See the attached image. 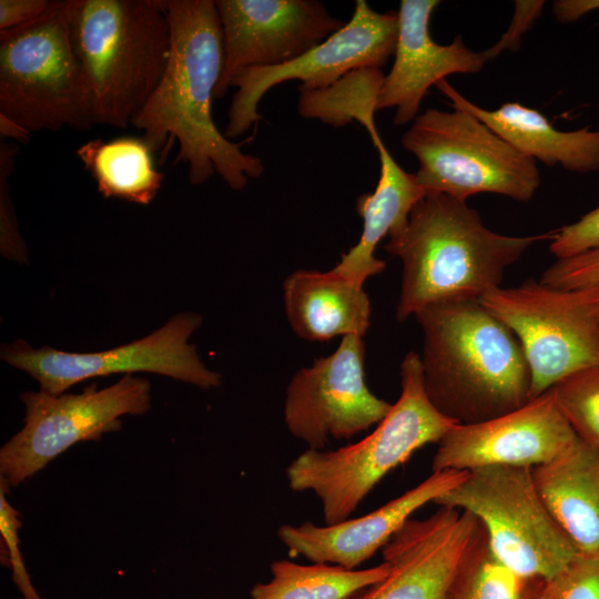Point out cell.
Here are the masks:
<instances>
[{"mask_svg":"<svg viewBox=\"0 0 599 599\" xmlns=\"http://www.w3.org/2000/svg\"><path fill=\"white\" fill-rule=\"evenodd\" d=\"M171 53L165 71L131 125L160 163L177 142L174 163L187 164L192 185L220 175L235 191L264 173L263 161L227 140L212 118V101L223 68V34L213 0H165Z\"/></svg>","mask_w":599,"mask_h":599,"instance_id":"6da1fadb","label":"cell"},{"mask_svg":"<svg viewBox=\"0 0 599 599\" xmlns=\"http://www.w3.org/2000/svg\"><path fill=\"white\" fill-rule=\"evenodd\" d=\"M425 392L456 424L481 423L531 400V375L512 331L478 301L430 304L415 315Z\"/></svg>","mask_w":599,"mask_h":599,"instance_id":"7a4b0ae2","label":"cell"},{"mask_svg":"<svg viewBox=\"0 0 599 599\" xmlns=\"http://www.w3.org/2000/svg\"><path fill=\"white\" fill-rule=\"evenodd\" d=\"M551 236L552 231L525 236L494 232L466 201L426 194L405 229L384 246L403 264L397 321L439 302L479 301L500 286L506 270L530 246Z\"/></svg>","mask_w":599,"mask_h":599,"instance_id":"3957f363","label":"cell"},{"mask_svg":"<svg viewBox=\"0 0 599 599\" xmlns=\"http://www.w3.org/2000/svg\"><path fill=\"white\" fill-rule=\"evenodd\" d=\"M67 19L94 125L129 126L167 65L165 0H67Z\"/></svg>","mask_w":599,"mask_h":599,"instance_id":"277c9868","label":"cell"},{"mask_svg":"<svg viewBox=\"0 0 599 599\" xmlns=\"http://www.w3.org/2000/svg\"><path fill=\"white\" fill-rule=\"evenodd\" d=\"M400 387L397 402L363 439L334 450L307 448L286 468L292 490L317 496L325 525L347 519L389 471L456 425L429 400L418 353L403 358Z\"/></svg>","mask_w":599,"mask_h":599,"instance_id":"5b68a950","label":"cell"},{"mask_svg":"<svg viewBox=\"0 0 599 599\" xmlns=\"http://www.w3.org/2000/svg\"><path fill=\"white\" fill-rule=\"evenodd\" d=\"M0 113L31 133L94 125L70 40L67 0L52 1L29 23L0 31Z\"/></svg>","mask_w":599,"mask_h":599,"instance_id":"8992f818","label":"cell"},{"mask_svg":"<svg viewBox=\"0 0 599 599\" xmlns=\"http://www.w3.org/2000/svg\"><path fill=\"white\" fill-rule=\"evenodd\" d=\"M400 141L419 163L415 176L426 194L466 201L493 193L528 202L540 186L537 162L466 111L427 109Z\"/></svg>","mask_w":599,"mask_h":599,"instance_id":"52a82bcc","label":"cell"},{"mask_svg":"<svg viewBox=\"0 0 599 599\" xmlns=\"http://www.w3.org/2000/svg\"><path fill=\"white\" fill-rule=\"evenodd\" d=\"M434 504L474 515L493 552L522 576L549 580L581 554L547 509L531 468L469 470Z\"/></svg>","mask_w":599,"mask_h":599,"instance_id":"ba28073f","label":"cell"},{"mask_svg":"<svg viewBox=\"0 0 599 599\" xmlns=\"http://www.w3.org/2000/svg\"><path fill=\"white\" fill-rule=\"evenodd\" d=\"M520 342L531 399L579 369L599 365V286L562 290L527 280L478 301Z\"/></svg>","mask_w":599,"mask_h":599,"instance_id":"9c48e42d","label":"cell"},{"mask_svg":"<svg viewBox=\"0 0 599 599\" xmlns=\"http://www.w3.org/2000/svg\"><path fill=\"white\" fill-rule=\"evenodd\" d=\"M24 425L0 449V473L9 487L42 470L68 448L99 440L121 428L124 415H143L151 407L148 379L124 375L103 389L92 383L80 394L26 392Z\"/></svg>","mask_w":599,"mask_h":599,"instance_id":"30bf717a","label":"cell"},{"mask_svg":"<svg viewBox=\"0 0 599 599\" xmlns=\"http://www.w3.org/2000/svg\"><path fill=\"white\" fill-rule=\"evenodd\" d=\"M202 325L196 313H181L148 336L102 352L70 353L49 346L31 347L19 339L2 345L1 359L28 373L40 385V390L60 395L73 385L112 374L135 372L167 376L202 389L221 385V375L207 368L191 335Z\"/></svg>","mask_w":599,"mask_h":599,"instance_id":"8fae6325","label":"cell"},{"mask_svg":"<svg viewBox=\"0 0 599 599\" xmlns=\"http://www.w3.org/2000/svg\"><path fill=\"white\" fill-rule=\"evenodd\" d=\"M398 34L397 12H377L365 0H357L349 21L337 32L298 58L273 67L242 70L227 112L224 136L232 141L247 132L262 116L261 99L272 88L290 80L302 82L301 90L327 89L349 73L380 69L394 55Z\"/></svg>","mask_w":599,"mask_h":599,"instance_id":"7c38bea8","label":"cell"},{"mask_svg":"<svg viewBox=\"0 0 599 599\" xmlns=\"http://www.w3.org/2000/svg\"><path fill=\"white\" fill-rule=\"evenodd\" d=\"M365 344L359 335L342 338L334 353L301 368L290 380L284 422L308 449H324L332 439H349L377 425L392 404L365 382Z\"/></svg>","mask_w":599,"mask_h":599,"instance_id":"4fadbf2b","label":"cell"},{"mask_svg":"<svg viewBox=\"0 0 599 599\" xmlns=\"http://www.w3.org/2000/svg\"><path fill=\"white\" fill-rule=\"evenodd\" d=\"M215 7L224 58L214 99L242 70L290 62L345 24L316 0H216Z\"/></svg>","mask_w":599,"mask_h":599,"instance_id":"5bb4252c","label":"cell"},{"mask_svg":"<svg viewBox=\"0 0 599 599\" xmlns=\"http://www.w3.org/2000/svg\"><path fill=\"white\" fill-rule=\"evenodd\" d=\"M479 527L470 512L445 506L410 518L383 547L388 575L348 599H450Z\"/></svg>","mask_w":599,"mask_h":599,"instance_id":"9a60e30c","label":"cell"},{"mask_svg":"<svg viewBox=\"0 0 599 599\" xmlns=\"http://www.w3.org/2000/svg\"><path fill=\"white\" fill-rule=\"evenodd\" d=\"M577 438L549 388L510 413L477 424H456L439 440L432 469L532 468L560 455Z\"/></svg>","mask_w":599,"mask_h":599,"instance_id":"2e32d148","label":"cell"},{"mask_svg":"<svg viewBox=\"0 0 599 599\" xmlns=\"http://www.w3.org/2000/svg\"><path fill=\"white\" fill-rule=\"evenodd\" d=\"M438 0H402L394 62L384 75L375 110L395 109L393 122L404 125L418 116L430 87L456 73H477L488 61L484 52L469 49L460 35L439 44L429 33Z\"/></svg>","mask_w":599,"mask_h":599,"instance_id":"e0dca14e","label":"cell"},{"mask_svg":"<svg viewBox=\"0 0 599 599\" xmlns=\"http://www.w3.org/2000/svg\"><path fill=\"white\" fill-rule=\"evenodd\" d=\"M466 474L433 471L420 484L364 516L325 526L311 521L282 525L277 537L291 557L357 569L383 549L415 511L454 488Z\"/></svg>","mask_w":599,"mask_h":599,"instance_id":"ac0fdd59","label":"cell"},{"mask_svg":"<svg viewBox=\"0 0 599 599\" xmlns=\"http://www.w3.org/2000/svg\"><path fill=\"white\" fill-rule=\"evenodd\" d=\"M453 109L466 111L488 125L521 154L547 166L560 165L575 173L599 171V129L564 131L538 110L507 102L487 110L469 101L447 80L436 84Z\"/></svg>","mask_w":599,"mask_h":599,"instance_id":"d6986e66","label":"cell"},{"mask_svg":"<svg viewBox=\"0 0 599 599\" xmlns=\"http://www.w3.org/2000/svg\"><path fill=\"white\" fill-rule=\"evenodd\" d=\"M283 297L292 329L307 341L363 337L370 326V302L363 283L335 268L291 273L283 284Z\"/></svg>","mask_w":599,"mask_h":599,"instance_id":"ffe728a7","label":"cell"},{"mask_svg":"<svg viewBox=\"0 0 599 599\" xmlns=\"http://www.w3.org/2000/svg\"><path fill=\"white\" fill-rule=\"evenodd\" d=\"M364 128L378 152L379 177L372 193H364L357 199L356 210L363 220L361 237L342 254L341 261L334 267L363 284L385 268V261L375 256L377 245L384 237L405 229L414 206L426 195L415 173L406 172L394 160L382 141L375 122Z\"/></svg>","mask_w":599,"mask_h":599,"instance_id":"44dd1931","label":"cell"},{"mask_svg":"<svg viewBox=\"0 0 599 599\" xmlns=\"http://www.w3.org/2000/svg\"><path fill=\"white\" fill-rule=\"evenodd\" d=\"M531 474L547 509L573 545L581 552L599 550V451L577 438Z\"/></svg>","mask_w":599,"mask_h":599,"instance_id":"7402d4cb","label":"cell"},{"mask_svg":"<svg viewBox=\"0 0 599 599\" xmlns=\"http://www.w3.org/2000/svg\"><path fill=\"white\" fill-rule=\"evenodd\" d=\"M75 153L106 199L148 205L165 177L156 170L153 151L143 138H99L83 143Z\"/></svg>","mask_w":599,"mask_h":599,"instance_id":"603a6c76","label":"cell"},{"mask_svg":"<svg viewBox=\"0 0 599 599\" xmlns=\"http://www.w3.org/2000/svg\"><path fill=\"white\" fill-rule=\"evenodd\" d=\"M271 579L258 582L248 599H348L354 593L383 580L389 565L346 569L331 564L301 565L288 559L271 564Z\"/></svg>","mask_w":599,"mask_h":599,"instance_id":"cb8c5ba5","label":"cell"},{"mask_svg":"<svg viewBox=\"0 0 599 599\" xmlns=\"http://www.w3.org/2000/svg\"><path fill=\"white\" fill-rule=\"evenodd\" d=\"M546 581L522 576L499 560L480 524L451 596L456 599H540Z\"/></svg>","mask_w":599,"mask_h":599,"instance_id":"d4e9b609","label":"cell"},{"mask_svg":"<svg viewBox=\"0 0 599 599\" xmlns=\"http://www.w3.org/2000/svg\"><path fill=\"white\" fill-rule=\"evenodd\" d=\"M550 389L576 436L599 451V365L573 372Z\"/></svg>","mask_w":599,"mask_h":599,"instance_id":"484cf974","label":"cell"},{"mask_svg":"<svg viewBox=\"0 0 599 599\" xmlns=\"http://www.w3.org/2000/svg\"><path fill=\"white\" fill-rule=\"evenodd\" d=\"M540 599H599V550L581 552L547 580Z\"/></svg>","mask_w":599,"mask_h":599,"instance_id":"4316f807","label":"cell"},{"mask_svg":"<svg viewBox=\"0 0 599 599\" xmlns=\"http://www.w3.org/2000/svg\"><path fill=\"white\" fill-rule=\"evenodd\" d=\"M20 151L17 143L0 142V248L3 256L28 263V251L19 233L13 206L9 196V176Z\"/></svg>","mask_w":599,"mask_h":599,"instance_id":"83f0119b","label":"cell"},{"mask_svg":"<svg viewBox=\"0 0 599 599\" xmlns=\"http://www.w3.org/2000/svg\"><path fill=\"white\" fill-rule=\"evenodd\" d=\"M539 281L562 290L599 286V246L556 260L544 271Z\"/></svg>","mask_w":599,"mask_h":599,"instance_id":"f1b7e54d","label":"cell"},{"mask_svg":"<svg viewBox=\"0 0 599 599\" xmlns=\"http://www.w3.org/2000/svg\"><path fill=\"white\" fill-rule=\"evenodd\" d=\"M9 485L1 479L0 493V532L8 552L7 559L11 564L13 580L22 592L24 599H41L33 589L28 576L21 552L18 549V530L21 527L20 515L12 508L7 499Z\"/></svg>","mask_w":599,"mask_h":599,"instance_id":"f546056e","label":"cell"},{"mask_svg":"<svg viewBox=\"0 0 599 599\" xmlns=\"http://www.w3.org/2000/svg\"><path fill=\"white\" fill-rule=\"evenodd\" d=\"M599 246V204L578 221L552 231L549 251L566 258Z\"/></svg>","mask_w":599,"mask_h":599,"instance_id":"4dcf8cb0","label":"cell"},{"mask_svg":"<svg viewBox=\"0 0 599 599\" xmlns=\"http://www.w3.org/2000/svg\"><path fill=\"white\" fill-rule=\"evenodd\" d=\"M51 4V0H0V31L38 19Z\"/></svg>","mask_w":599,"mask_h":599,"instance_id":"1f68e13d","label":"cell"},{"mask_svg":"<svg viewBox=\"0 0 599 599\" xmlns=\"http://www.w3.org/2000/svg\"><path fill=\"white\" fill-rule=\"evenodd\" d=\"M544 3V1H516L515 17L510 28L497 44L484 51L487 60L495 58L505 48L512 47L515 42L519 41V37L540 14Z\"/></svg>","mask_w":599,"mask_h":599,"instance_id":"d6a6232c","label":"cell"},{"mask_svg":"<svg viewBox=\"0 0 599 599\" xmlns=\"http://www.w3.org/2000/svg\"><path fill=\"white\" fill-rule=\"evenodd\" d=\"M554 14L561 23H570L599 10V0H558L552 4Z\"/></svg>","mask_w":599,"mask_h":599,"instance_id":"836d02e7","label":"cell"},{"mask_svg":"<svg viewBox=\"0 0 599 599\" xmlns=\"http://www.w3.org/2000/svg\"><path fill=\"white\" fill-rule=\"evenodd\" d=\"M12 139L17 143L27 144L31 139V132L0 113V140Z\"/></svg>","mask_w":599,"mask_h":599,"instance_id":"e575fe53","label":"cell"},{"mask_svg":"<svg viewBox=\"0 0 599 599\" xmlns=\"http://www.w3.org/2000/svg\"><path fill=\"white\" fill-rule=\"evenodd\" d=\"M450 599H456V598L451 596V598H450Z\"/></svg>","mask_w":599,"mask_h":599,"instance_id":"d590c367","label":"cell"}]
</instances>
